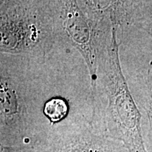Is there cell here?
I'll return each mask as SVG.
<instances>
[{
  "mask_svg": "<svg viewBox=\"0 0 152 152\" xmlns=\"http://www.w3.org/2000/svg\"><path fill=\"white\" fill-rule=\"evenodd\" d=\"M56 43L54 0L0 1V53L46 63Z\"/></svg>",
  "mask_w": 152,
  "mask_h": 152,
  "instance_id": "3957f363",
  "label": "cell"
},
{
  "mask_svg": "<svg viewBox=\"0 0 152 152\" xmlns=\"http://www.w3.org/2000/svg\"><path fill=\"white\" fill-rule=\"evenodd\" d=\"M118 28L98 63L92 87L90 125L99 134L116 140L130 152H148L142 131V115L125 78L120 62Z\"/></svg>",
  "mask_w": 152,
  "mask_h": 152,
  "instance_id": "7a4b0ae2",
  "label": "cell"
},
{
  "mask_svg": "<svg viewBox=\"0 0 152 152\" xmlns=\"http://www.w3.org/2000/svg\"><path fill=\"white\" fill-rule=\"evenodd\" d=\"M33 152H130L123 144L93 130L90 123H73L53 128Z\"/></svg>",
  "mask_w": 152,
  "mask_h": 152,
  "instance_id": "5b68a950",
  "label": "cell"
},
{
  "mask_svg": "<svg viewBox=\"0 0 152 152\" xmlns=\"http://www.w3.org/2000/svg\"><path fill=\"white\" fill-rule=\"evenodd\" d=\"M54 5L57 42L73 47L81 54L92 89L99 60L111 42L115 28L111 1L54 0Z\"/></svg>",
  "mask_w": 152,
  "mask_h": 152,
  "instance_id": "277c9868",
  "label": "cell"
},
{
  "mask_svg": "<svg viewBox=\"0 0 152 152\" xmlns=\"http://www.w3.org/2000/svg\"><path fill=\"white\" fill-rule=\"evenodd\" d=\"M45 64L0 54V152H32L48 137L42 109L51 96L42 76Z\"/></svg>",
  "mask_w": 152,
  "mask_h": 152,
  "instance_id": "6da1fadb",
  "label": "cell"
},
{
  "mask_svg": "<svg viewBox=\"0 0 152 152\" xmlns=\"http://www.w3.org/2000/svg\"><path fill=\"white\" fill-rule=\"evenodd\" d=\"M134 28L148 34L152 39V1H141Z\"/></svg>",
  "mask_w": 152,
  "mask_h": 152,
  "instance_id": "52a82bcc",
  "label": "cell"
},
{
  "mask_svg": "<svg viewBox=\"0 0 152 152\" xmlns=\"http://www.w3.org/2000/svg\"><path fill=\"white\" fill-rule=\"evenodd\" d=\"M151 63L146 74L137 76L134 82V99L146 115L148 123V140L152 147V79Z\"/></svg>",
  "mask_w": 152,
  "mask_h": 152,
  "instance_id": "8992f818",
  "label": "cell"
}]
</instances>
